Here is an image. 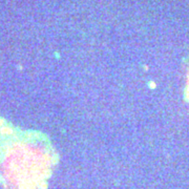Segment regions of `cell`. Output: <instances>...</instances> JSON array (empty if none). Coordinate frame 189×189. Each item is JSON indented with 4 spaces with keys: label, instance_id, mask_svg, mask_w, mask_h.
Segmentation results:
<instances>
[{
    "label": "cell",
    "instance_id": "6da1fadb",
    "mask_svg": "<svg viewBox=\"0 0 189 189\" xmlns=\"http://www.w3.org/2000/svg\"><path fill=\"white\" fill-rule=\"evenodd\" d=\"M53 163H54V164H55V163H57V156L53 157Z\"/></svg>",
    "mask_w": 189,
    "mask_h": 189
},
{
    "label": "cell",
    "instance_id": "7a4b0ae2",
    "mask_svg": "<svg viewBox=\"0 0 189 189\" xmlns=\"http://www.w3.org/2000/svg\"><path fill=\"white\" fill-rule=\"evenodd\" d=\"M149 86H151L152 88L155 87V84H153V82H149Z\"/></svg>",
    "mask_w": 189,
    "mask_h": 189
}]
</instances>
